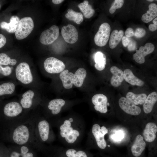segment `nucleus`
<instances>
[{
    "mask_svg": "<svg viewBox=\"0 0 157 157\" xmlns=\"http://www.w3.org/2000/svg\"><path fill=\"white\" fill-rule=\"evenodd\" d=\"M33 120L29 118L24 123L5 131V138L8 142L18 145H27L35 149L41 144L37 141Z\"/></svg>",
    "mask_w": 157,
    "mask_h": 157,
    "instance_id": "obj_1",
    "label": "nucleus"
},
{
    "mask_svg": "<svg viewBox=\"0 0 157 157\" xmlns=\"http://www.w3.org/2000/svg\"><path fill=\"white\" fill-rule=\"evenodd\" d=\"M27 111L19 102L12 101L5 104L0 113V121L4 127L5 131L28 120L30 115Z\"/></svg>",
    "mask_w": 157,
    "mask_h": 157,
    "instance_id": "obj_2",
    "label": "nucleus"
},
{
    "mask_svg": "<svg viewBox=\"0 0 157 157\" xmlns=\"http://www.w3.org/2000/svg\"><path fill=\"white\" fill-rule=\"evenodd\" d=\"M30 117L34 124L35 136L38 142L48 141L51 134V126L49 122L36 115H31Z\"/></svg>",
    "mask_w": 157,
    "mask_h": 157,
    "instance_id": "obj_3",
    "label": "nucleus"
},
{
    "mask_svg": "<svg viewBox=\"0 0 157 157\" xmlns=\"http://www.w3.org/2000/svg\"><path fill=\"white\" fill-rule=\"evenodd\" d=\"M73 119L70 118L65 120L60 127V135L69 144H73L76 140L80 135L79 132L74 129L72 123Z\"/></svg>",
    "mask_w": 157,
    "mask_h": 157,
    "instance_id": "obj_4",
    "label": "nucleus"
},
{
    "mask_svg": "<svg viewBox=\"0 0 157 157\" xmlns=\"http://www.w3.org/2000/svg\"><path fill=\"white\" fill-rule=\"evenodd\" d=\"M34 24L32 18L30 17H24L21 19L15 32L17 39L21 40L26 38L33 30Z\"/></svg>",
    "mask_w": 157,
    "mask_h": 157,
    "instance_id": "obj_5",
    "label": "nucleus"
},
{
    "mask_svg": "<svg viewBox=\"0 0 157 157\" xmlns=\"http://www.w3.org/2000/svg\"><path fill=\"white\" fill-rule=\"evenodd\" d=\"M16 78L21 83L24 85H28L33 80V76L28 64L22 62L19 64L15 70Z\"/></svg>",
    "mask_w": 157,
    "mask_h": 157,
    "instance_id": "obj_6",
    "label": "nucleus"
},
{
    "mask_svg": "<svg viewBox=\"0 0 157 157\" xmlns=\"http://www.w3.org/2000/svg\"><path fill=\"white\" fill-rule=\"evenodd\" d=\"M110 31V26L108 23L104 22L102 24L94 37L96 44L100 47L105 46L108 41Z\"/></svg>",
    "mask_w": 157,
    "mask_h": 157,
    "instance_id": "obj_7",
    "label": "nucleus"
},
{
    "mask_svg": "<svg viewBox=\"0 0 157 157\" xmlns=\"http://www.w3.org/2000/svg\"><path fill=\"white\" fill-rule=\"evenodd\" d=\"M44 67L46 72L50 74H58L63 71L65 67L63 62L54 57H50L45 59Z\"/></svg>",
    "mask_w": 157,
    "mask_h": 157,
    "instance_id": "obj_8",
    "label": "nucleus"
},
{
    "mask_svg": "<svg viewBox=\"0 0 157 157\" xmlns=\"http://www.w3.org/2000/svg\"><path fill=\"white\" fill-rule=\"evenodd\" d=\"M92 132L98 146L101 149H105L107 143L104 136L108 132L107 128L104 126H100L98 124H95L92 126Z\"/></svg>",
    "mask_w": 157,
    "mask_h": 157,
    "instance_id": "obj_9",
    "label": "nucleus"
},
{
    "mask_svg": "<svg viewBox=\"0 0 157 157\" xmlns=\"http://www.w3.org/2000/svg\"><path fill=\"white\" fill-rule=\"evenodd\" d=\"M59 29L55 25L51 26L48 29L43 31L40 37V41L44 45H49L53 43L58 38Z\"/></svg>",
    "mask_w": 157,
    "mask_h": 157,
    "instance_id": "obj_10",
    "label": "nucleus"
},
{
    "mask_svg": "<svg viewBox=\"0 0 157 157\" xmlns=\"http://www.w3.org/2000/svg\"><path fill=\"white\" fill-rule=\"evenodd\" d=\"M61 33L64 40L68 43H74L78 40V32L75 27L72 24H69L63 27Z\"/></svg>",
    "mask_w": 157,
    "mask_h": 157,
    "instance_id": "obj_11",
    "label": "nucleus"
},
{
    "mask_svg": "<svg viewBox=\"0 0 157 157\" xmlns=\"http://www.w3.org/2000/svg\"><path fill=\"white\" fill-rule=\"evenodd\" d=\"M118 103L120 108L128 114L138 115L141 113L140 108L126 97H121L119 99Z\"/></svg>",
    "mask_w": 157,
    "mask_h": 157,
    "instance_id": "obj_12",
    "label": "nucleus"
},
{
    "mask_svg": "<svg viewBox=\"0 0 157 157\" xmlns=\"http://www.w3.org/2000/svg\"><path fill=\"white\" fill-rule=\"evenodd\" d=\"M154 49L153 44L147 43L144 46H141L139 50H136V53L133 55V59L138 63H143L145 62V57L153 52Z\"/></svg>",
    "mask_w": 157,
    "mask_h": 157,
    "instance_id": "obj_13",
    "label": "nucleus"
},
{
    "mask_svg": "<svg viewBox=\"0 0 157 157\" xmlns=\"http://www.w3.org/2000/svg\"><path fill=\"white\" fill-rule=\"evenodd\" d=\"M92 102L96 111L102 113H107L108 99L105 95L101 94H96L92 97Z\"/></svg>",
    "mask_w": 157,
    "mask_h": 157,
    "instance_id": "obj_14",
    "label": "nucleus"
},
{
    "mask_svg": "<svg viewBox=\"0 0 157 157\" xmlns=\"http://www.w3.org/2000/svg\"><path fill=\"white\" fill-rule=\"evenodd\" d=\"M34 92L31 90H28L22 94L19 102L24 109L28 111L34 107Z\"/></svg>",
    "mask_w": 157,
    "mask_h": 157,
    "instance_id": "obj_15",
    "label": "nucleus"
},
{
    "mask_svg": "<svg viewBox=\"0 0 157 157\" xmlns=\"http://www.w3.org/2000/svg\"><path fill=\"white\" fill-rule=\"evenodd\" d=\"M146 143L143 137L140 134L138 135L131 147V151L135 157L140 156L145 149Z\"/></svg>",
    "mask_w": 157,
    "mask_h": 157,
    "instance_id": "obj_16",
    "label": "nucleus"
},
{
    "mask_svg": "<svg viewBox=\"0 0 157 157\" xmlns=\"http://www.w3.org/2000/svg\"><path fill=\"white\" fill-rule=\"evenodd\" d=\"M157 131V126L155 123L151 122L148 123L143 131V138L147 142H153L156 138Z\"/></svg>",
    "mask_w": 157,
    "mask_h": 157,
    "instance_id": "obj_17",
    "label": "nucleus"
},
{
    "mask_svg": "<svg viewBox=\"0 0 157 157\" xmlns=\"http://www.w3.org/2000/svg\"><path fill=\"white\" fill-rule=\"evenodd\" d=\"M110 70L113 74L110 79L111 85L115 87L119 86L124 79L123 71L115 66L112 67Z\"/></svg>",
    "mask_w": 157,
    "mask_h": 157,
    "instance_id": "obj_18",
    "label": "nucleus"
},
{
    "mask_svg": "<svg viewBox=\"0 0 157 157\" xmlns=\"http://www.w3.org/2000/svg\"><path fill=\"white\" fill-rule=\"evenodd\" d=\"M74 77V74L71 72H69L67 69L64 70L60 73L59 77L65 88L69 89L72 88Z\"/></svg>",
    "mask_w": 157,
    "mask_h": 157,
    "instance_id": "obj_19",
    "label": "nucleus"
},
{
    "mask_svg": "<svg viewBox=\"0 0 157 157\" xmlns=\"http://www.w3.org/2000/svg\"><path fill=\"white\" fill-rule=\"evenodd\" d=\"M65 101L61 99H53L48 103V108L53 115H56L60 112L62 108L65 105Z\"/></svg>",
    "mask_w": 157,
    "mask_h": 157,
    "instance_id": "obj_20",
    "label": "nucleus"
},
{
    "mask_svg": "<svg viewBox=\"0 0 157 157\" xmlns=\"http://www.w3.org/2000/svg\"><path fill=\"white\" fill-rule=\"evenodd\" d=\"M19 20L17 16H13L10 18L9 23L2 22L0 24V27L1 28L5 29L9 33H14L16 31Z\"/></svg>",
    "mask_w": 157,
    "mask_h": 157,
    "instance_id": "obj_21",
    "label": "nucleus"
},
{
    "mask_svg": "<svg viewBox=\"0 0 157 157\" xmlns=\"http://www.w3.org/2000/svg\"><path fill=\"white\" fill-rule=\"evenodd\" d=\"M123 73L124 79L131 85L142 86L144 84V81L135 76L131 70L126 69Z\"/></svg>",
    "mask_w": 157,
    "mask_h": 157,
    "instance_id": "obj_22",
    "label": "nucleus"
},
{
    "mask_svg": "<svg viewBox=\"0 0 157 157\" xmlns=\"http://www.w3.org/2000/svg\"><path fill=\"white\" fill-rule=\"evenodd\" d=\"M157 101V94L154 92L147 97L143 104V109L144 112L146 114L151 113Z\"/></svg>",
    "mask_w": 157,
    "mask_h": 157,
    "instance_id": "obj_23",
    "label": "nucleus"
},
{
    "mask_svg": "<svg viewBox=\"0 0 157 157\" xmlns=\"http://www.w3.org/2000/svg\"><path fill=\"white\" fill-rule=\"evenodd\" d=\"M149 10L142 16V21L145 23H148L157 16V5L155 3H151L149 6Z\"/></svg>",
    "mask_w": 157,
    "mask_h": 157,
    "instance_id": "obj_24",
    "label": "nucleus"
},
{
    "mask_svg": "<svg viewBox=\"0 0 157 157\" xmlns=\"http://www.w3.org/2000/svg\"><path fill=\"white\" fill-rule=\"evenodd\" d=\"M124 32L122 30L118 31L113 30L111 34L109 41V46L111 49L115 48L120 42L123 37Z\"/></svg>",
    "mask_w": 157,
    "mask_h": 157,
    "instance_id": "obj_25",
    "label": "nucleus"
},
{
    "mask_svg": "<svg viewBox=\"0 0 157 157\" xmlns=\"http://www.w3.org/2000/svg\"><path fill=\"white\" fill-rule=\"evenodd\" d=\"M87 75L86 70L83 68L78 69L74 75L73 84L76 87H80L83 85Z\"/></svg>",
    "mask_w": 157,
    "mask_h": 157,
    "instance_id": "obj_26",
    "label": "nucleus"
},
{
    "mask_svg": "<svg viewBox=\"0 0 157 157\" xmlns=\"http://www.w3.org/2000/svg\"><path fill=\"white\" fill-rule=\"evenodd\" d=\"M95 63L94 67L97 70L102 71L104 70L106 64V57L103 52L98 51L96 52L94 55Z\"/></svg>",
    "mask_w": 157,
    "mask_h": 157,
    "instance_id": "obj_27",
    "label": "nucleus"
},
{
    "mask_svg": "<svg viewBox=\"0 0 157 157\" xmlns=\"http://www.w3.org/2000/svg\"><path fill=\"white\" fill-rule=\"evenodd\" d=\"M147 97V95L145 93L136 94L129 92L126 94V98L135 105L143 104Z\"/></svg>",
    "mask_w": 157,
    "mask_h": 157,
    "instance_id": "obj_28",
    "label": "nucleus"
},
{
    "mask_svg": "<svg viewBox=\"0 0 157 157\" xmlns=\"http://www.w3.org/2000/svg\"><path fill=\"white\" fill-rule=\"evenodd\" d=\"M78 7L85 18H90L95 13L94 10L92 6L89 4V2L87 0H84L83 2L78 5Z\"/></svg>",
    "mask_w": 157,
    "mask_h": 157,
    "instance_id": "obj_29",
    "label": "nucleus"
},
{
    "mask_svg": "<svg viewBox=\"0 0 157 157\" xmlns=\"http://www.w3.org/2000/svg\"><path fill=\"white\" fill-rule=\"evenodd\" d=\"M19 153V157H35L33 149L31 146L15 144Z\"/></svg>",
    "mask_w": 157,
    "mask_h": 157,
    "instance_id": "obj_30",
    "label": "nucleus"
},
{
    "mask_svg": "<svg viewBox=\"0 0 157 157\" xmlns=\"http://www.w3.org/2000/svg\"><path fill=\"white\" fill-rule=\"evenodd\" d=\"M67 12L65 17L69 20L73 21L78 24H80L83 21V15L81 13L76 12L71 8L68 9Z\"/></svg>",
    "mask_w": 157,
    "mask_h": 157,
    "instance_id": "obj_31",
    "label": "nucleus"
},
{
    "mask_svg": "<svg viewBox=\"0 0 157 157\" xmlns=\"http://www.w3.org/2000/svg\"><path fill=\"white\" fill-rule=\"evenodd\" d=\"M15 89V85L12 82H6L1 83L0 84V97L12 94Z\"/></svg>",
    "mask_w": 157,
    "mask_h": 157,
    "instance_id": "obj_32",
    "label": "nucleus"
},
{
    "mask_svg": "<svg viewBox=\"0 0 157 157\" xmlns=\"http://www.w3.org/2000/svg\"><path fill=\"white\" fill-rule=\"evenodd\" d=\"M16 60L11 59L7 54L4 53H0V65H15L17 63Z\"/></svg>",
    "mask_w": 157,
    "mask_h": 157,
    "instance_id": "obj_33",
    "label": "nucleus"
},
{
    "mask_svg": "<svg viewBox=\"0 0 157 157\" xmlns=\"http://www.w3.org/2000/svg\"><path fill=\"white\" fill-rule=\"evenodd\" d=\"M67 157H88L86 153L84 151H77L74 149H69L66 152Z\"/></svg>",
    "mask_w": 157,
    "mask_h": 157,
    "instance_id": "obj_34",
    "label": "nucleus"
},
{
    "mask_svg": "<svg viewBox=\"0 0 157 157\" xmlns=\"http://www.w3.org/2000/svg\"><path fill=\"white\" fill-rule=\"evenodd\" d=\"M124 1L123 0H115L112 4L109 9L110 14L114 13L117 9L121 8L124 4Z\"/></svg>",
    "mask_w": 157,
    "mask_h": 157,
    "instance_id": "obj_35",
    "label": "nucleus"
},
{
    "mask_svg": "<svg viewBox=\"0 0 157 157\" xmlns=\"http://www.w3.org/2000/svg\"><path fill=\"white\" fill-rule=\"evenodd\" d=\"M13 68L9 66L3 67L0 65V74L4 76H8L11 74Z\"/></svg>",
    "mask_w": 157,
    "mask_h": 157,
    "instance_id": "obj_36",
    "label": "nucleus"
},
{
    "mask_svg": "<svg viewBox=\"0 0 157 157\" xmlns=\"http://www.w3.org/2000/svg\"><path fill=\"white\" fill-rule=\"evenodd\" d=\"M146 34V31L142 28H138L136 29L134 33V36L138 38H141L144 37Z\"/></svg>",
    "mask_w": 157,
    "mask_h": 157,
    "instance_id": "obj_37",
    "label": "nucleus"
},
{
    "mask_svg": "<svg viewBox=\"0 0 157 157\" xmlns=\"http://www.w3.org/2000/svg\"><path fill=\"white\" fill-rule=\"evenodd\" d=\"M125 34L127 37L134 36V33L133 28L131 27L127 28L125 31Z\"/></svg>",
    "mask_w": 157,
    "mask_h": 157,
    "instance_id": "obj_38",
    "label": "nucleus"
},
{
    "mask_svg": "<svg viewBox=\"0 0 157 157\" xmlns=\"http://www.w3.org/2000/svg\"><path fill=\"white\" fill-rule=\"evenodd\" d=\"M136 43L133 40H130L128 45V49L129 51H132L134 50L136 48Z\"/></svg>",
    "mask_w": 157,
    "mask_h": 157,
    "instance_id": "obj_39",
    "label": "nucleus"
},
{
    "mask_svg": "<svg viewBox=\"0 0 157 157\" xmlns=\"http://www.w3.org/2000/svg\"><path fill=\"white\" fill-rule=\"evenodd\" d=\"M6 42V37L0 33V49L5 45Z\"/></svg>",
    "mask_w": 157,
    "mask_h": 157,
    "instance_id": "obj_40",
    "label": "nucleus"
},
{
    "mask_svg": "<svg viewBox=\"0 0 157 157\" xmlns=\"http://www.w3.org/2000/svg\"><path fill=\"white\" fill-rule=\"evenodd\" d=\"M130 40L127 37L123 36L122 38V43L124 47H126L128 46L130 42Z\"/></svg>",
    "mask_w": 157,
    "mask_h": 157,
    "instance_id": "obj_41",
    "label": "nucleus"
},
{
    "mask_svg": "<svg viewBox=\"0 0 157 157\" xmlns=\"http://www.w3.org/2000/svg\"><path fill=\"white\" fill-rule=\"evenodd\" d=\"M149 30L152 31H156L157 29V24H150L148 27Z\"/></svg>",
    "mask_w": 157,
    "mask_h": 157,
    "instance_id": "obj_42",
    "label": "nucleus"
},
{
    "mask_svg": "<svg viewBox=\"0 0 157 157\" xmlns=\"http://www.w3.org/2000/svg\"><path fill=\"white\" fill-rule=\"evenodd\" d=\"M117 134H115L114 135L113 138L114 139H116L117 140H118V139L120 140L121 139L122 137L123 136V135H121V132H117Z\"/></svg>",
    "mask_w": 157,
    "mask_h": 157,
    "instance_id": "obj_43",
    "label": "nucleus"
},
{
    "mask_svg": "<svg viewBox=\"0 0 157 157\" xmlns=\"http://www.w3.org/2000/svg\"><path fill=\"white\" fill-rule=\"evenodd\" d=\"M64 1L63 0H52V1L53 3L55 4H59Z\"/></svg>",
    "mask_w": 157,
    "mask_h": 157,
    "instance_id": "obj_44",
    "label": "nucleus"
},
{
    "mask_svg": "<svg viewBox=\"0 0 157 157\" xmlns=\"http://www.w3.org/2000/svg\"><path fill=\"white\" fill-rule=\"evenodd\" d=\"M153 23L154 24H157V18H155L153 20Z\"/></svg>",
    "mask_w": 157,
    "mask_h": 157,
    "instance_id": "obj_45",
    "label": "nucleus"
},
{
    "mask_svg": "<svg viewBox=\"0 0 157 157\" xmlns=\"http://www.w3.org/2000/svg\"><path fill=\"white\" fill-rule=\"evenodd\" d=\"M147 1H150V2H152V1H154L153 0H147Z\"/></svg>",
    "mask_w": 157,
    "mask_h": 157,
    "instance_id": "obj_46",
    "label": "nucleus"
},
{
    "mask_svg": "<svg viewBox=\"0 0 157 157\" xmlns=\"http://www.w3.org/2000/svg\"><path fill=\"white\" fill-rule=\"evenodd\" d=\"M0 8H1V6H0Z\"/></svg>",
    "mask_w": 157,
    "mask_h": 157,
    "instance_id": "obj_47",
    "label": "nucleus"
},
{
    "mask_svg": "<svg viewBox=\"0 0 157 157\" xmlns=\"http://www.w3.org/2000/svg\"><path fill=\"white\" fill-rule=\"evenodd\" d=\"M0 157H1V156H0Z\"/></svg>",
    "mask_w": 157,
    "mask_h": 157,
    "instance_id": "obj_48",
    "label": "nucleus"
}]
</instances>
